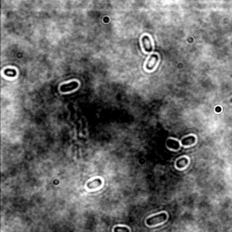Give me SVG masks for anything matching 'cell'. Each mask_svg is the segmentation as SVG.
I'll return each mask as SVG.
<instances>
[{"label":"cell","instance_id":"cell-5","mask_svg":"<svg viewBox=\"0 0 232 232\" xmlns=\"http://www.w3.org/2000/svg\"><path fill=\"white\" fill-rule=\"evenodd\" d=\"M195 142H196L195 136H192V135H191V136H187V137L183 138V139L181 140V144H182L183 146H189V145L194 144Z\"/></svg>","mask_w":232,"mask_h":232},{"label":"cell","instance_id":"cell-7","mask_svg":"<svg viewBox=\"0 0 232 232\" xmlns=\"http://www.w3.org/2000/svg\"><path fill=\"white\" fill-rule=\"evenodd\" d=\"M188 162H189V160H188V159H187V158H185V157H183V158H180V159L177 160V162H176V166H177V168H178V169L185 168V166L188 164Z\"/></svg>","mask_w":232,"mask_h":232},{"label":"cell","instance_id":"cell-9","mask_svg":"<svg viewBox=\"0 0 232 232\" xmlns=\"http://www.w3.org/2000/svg\"><path fill=\"white\" fill-rule=\"evenodd\" d=\"M216 111H217V112H220V108H219V107H217V108H216Z\"/></svg>","mask_w":232,"mask_h":232},{"label":"cell","instance_id":"cell-8","mask_svg":"<svg viewBox=\"0 0 232 232\" xmlns=\"http://www.w3.org/2000/svg\"><path fill=\"white\" fill-rule=\"evenodd\" d=\"M114 232H130V230L126 227H115L114 230H113Z\"/></svg>","mask_w":232,"mask_h":232},{"label":"cell","instance_id":"cell-3","mask_svg":"<svg viewBox=\"0 0 232 232\" xmlns=\"http://www.w3.org/2000/svg\"><path fill=\"white\" fill-rule=\"evenodd\" d=\"M158 61H159V56H158V54L151 55L150 58H149L148 61H147L146 69H147V70H153L155 68L156 64L158 63Z\"/></svg>","mask_w":232,"mask_h":232},{"label":"cell","instance_id":"cell-6","mask_svg":"<svg viewBox=\"0 0 232 232\" xmlns=\"http://www.w3.org/2000/svg\"><path fill=\"white\" fill-rule=\"evenodd\" d=\"M167 146L170 148V149H172V150H178L180 148V143L176 141V140H172V139H169L166 142Z\"/></svg>","mask_w":232,"mask_h":232},{"label":"cell","instance_id":"cell-2","mask_svg":"<svg viewBox=\"0 0 232 232\" xmlns=\"http://www.w3.org/2000/svg\"><path fill=\"white\" fill-rule=\"evenodd\" d=\"M142 43L143 49H144L145 51H153V42H152L151 38H150L148 35H143V36L142 37Z\"/></svg>","mask_w":232,"mask_h":232},{"label":"cell","instance_id":"cell-4","mask_svg":"<svg viewBox=\"0 0 232 232\" xmlns=\"http://www.w3.org/2000/svg\"><path fill=\"white\" fill-rule=\"evenodd\" d=\"M102 183H103V181L101 179H96V180L89 181L86 184V187L90 190H94V189H97L98 187H100L102 185Z\"/></svg>","mask_w":232,"mask_h":232},{"label":"cell","instance_id":"cell-1","mask_svg":"<svg viewBox=\"0 0 232 232\" xmlns=\"http://www.w3.org/2000/svg\"><path fill=\"white\" fill-rule=\"evenodd\" d=\"M166 219H167V214L165 212H162V213L157 214V215H154V216L149 217L146 219V224L148 226H150V227L151 226H155L157 224L164 222Z\"/></svg>","mask_w":232,"mask_h":232}]
</instances>
